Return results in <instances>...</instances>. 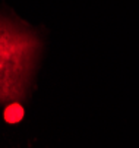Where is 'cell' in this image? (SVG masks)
Wrapping results in <instances>:
<instances>
[{
    "mask_svg": "<svg viewBox=\"0 0 139 148\" xmlns=\"http://www.w3.org/2000/svg\"><path fill=\"white\" fill-rule=\"evenodd\" d=\"M41 43L25 24L0 15V103L25 97Z\"/></svg>",
    "mask_w": 139,
    "mask_h": 148,
    "instance_id": "obj_1",
    "label": "cell"
}]
</instances>
